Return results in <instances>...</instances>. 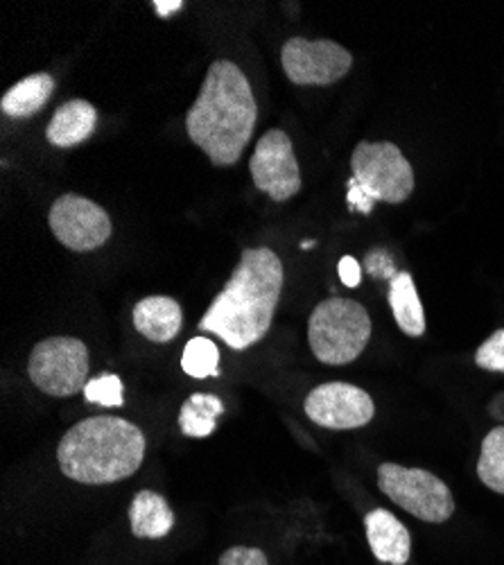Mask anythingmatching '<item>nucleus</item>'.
Returning a JSON list of instances; mask_svg holds the SVG:
<instances>
[{"mask_svg":"<svg viewBox=\"0 0 504 565\" xmlns=\"http://www.w3.org/2000/svg\"><path fill=\"white\" fill-rule=\"evenodd\" d=\"M283 282L286 271L277 254L269 247L245 249L224 290L200 319V331L217 335L234 351L258 344L269 333Z\"/></svg>","mask_w":504,"mask_h":565,"instance_id":"obj_1","label":"nucleus"},{"mask_svg":"<svg viewBox=\"0 0 504 565\" xmlns=\"http://www.w3.org/2000/svg\"><path fill=\"white\" fill-rule=\"evenodd\" d=\"M258 120V105L243 68L228 60L208 66L195 105L186 114L193 143L217 168L236 166L249 146Z\"/></svg>","mask_w":504,"mask_h":565,"instance_id":"obj_2","label":"nucleus"},{"mask_svg":"<svg viewBox=\"0 0 504 565\" xmlns=\"http://www.w3.org/2000/svg\"><path fill=\"white\" fill-rule=\"evenodd\" d=\"M146 457L141 428L118 416L84 418L62 437V473L79 484H114L131 478Z\"/></svg>","mask_w":504,"mask_h":565,"instance_id":"obj_3","label":"nucleus"},{"mask_svg":"<svg viewBox=\"0 0 504 565\" xmlns=\"http://www.w3.org/2000/svg\"><path fill=\"white\" fill-rule=\"evenodd\" d=\"M353 177L348 179V206L369 215L376 202L403 204L415 193V170L403 157V152L383 140V143H369L362 140L351 157Z\"/></svg>","mask_w":504,"mask_h":565,"instance_id":"obj_4","label":"nucleus"},{"mask_svg":"<svg viewBox=\"0 0 504 565\" xmlns=\"http://www.w3.org/2000/svg\"><path fill=\"white\" fill-rule=\"evenodd\" d=\"M372 340V317L353 299L331 297L319 303L308 321L314 358L331 366L351 364Z\"/></svg>","mask_w":504,"mask_h":565,"instance_id":"obj_5","label":"nucleus"},{"mask_svg":"<svg viewBox=\"0 0 504 565\" xmlns=\"http://www.w3.org/2000/svg\"><path fill=\"white\" fill-rule=\"evenodd\" d=\"M378 487L394 504L423 523L441 525L454 513L450 489L430 470L383 463L378 468Z\"/></svg>","mask_w":504,"mask_h":565,"instance_id":"obj_6","label":"nucleus"},{"mask_svg":"<svg viewBox=\"0 0 504 565\" xmlns=\"http://www.w3.org/2000/svg\"><path fill=\"white\" fill-rule=\"evenodd\" d=\"M28 373L32 385L43 394L75 396L88 383V349L77 338H49L32 349Z\"/></svg>","mask_w":504,"mask_h":565,"instance_id":"obj_7","label":"nucleus"},{"mask_svg":"<svg viewBox=\"0 0 504 565\" xmlns=\"http://www.w3.org/2000/svg\"><path fill=\"white\" fill-rule=\"evenodd\" d=\"M281 64L288 79L299 86H329L351 71L353 57L335 41L292 36L283 43Z\"/></svg>","mask_w":504,"mask_h":565,"instance_id":"obj_8","label":"nucleus"},{"mask_svg":"<svg viewBox=\"0 0 504 565\" xmlns=\"http://www.w3.org/2000/svg\"><path fill=\"white\" fill-rule=\"evenodd\" d=\"M51 231L55 238L71 252H94L111 238V217L109 213L79 195H62L49 213Z\"/></svg>","mask_w":504,"mask_h":565,"instance_id":"obj_9","label":"nucleus"},{"mask_svg":"<svg viewBox=\"0 0 504 565\" xmlns=\"http://www.w3.org/2000/svg\"><path fill=\"white\" fill-rule=\"evenodd\" d=\"M249 170L258 191L274 202H288L301 191V170L292 140L281 129H269L256 143Z\"/></svg>","mask_w":504,"mask_h":565,"instance_id":"obj_10","label":"nucleus"},{"mask_svg":"<svg viewBox=\"0 0 504 565\" xmlns=\"http://www.w3.org/2000/svg\"><path fill=\"white\" fill-rule=\"evenodd\" d=\"M303 407L312 423L329 430H357L376 416L374 398L348 383H326L314 387Z\"/></svg>","mask_w":504,"mask_h":565,"instance_id":"obj_11","label":"nucleus"},{"mask_svg":"<svg viewBox=\"0 0 504 565\" xmlns=\"http://www.w3.org/2000/svg\"><path fill=\"white\" fill-rule=\"evenodd\" d=\"M366 541L374 556L389 565H405L411 554V536L407 527L387 509H374L364 518Z\"/></svg>","mask_w":504,"mask_h":565,"instance_id":"obj_12","label":"nucleus"},{"mask_svg":"<svg viewBox=\"0 0 504 565\" xmlns=\"http://www.w3.org/2000/svg\"><path fill=\"white\" fill-rule=\"evenodd\" d=\"M183 323L181 306L170 297H146L133 308V326L154 344L172 342Z\"/></svg>","mask_w":504,"mask_h":565,"instance_id":"obj_13","label":"nucleus"},{"mask_svg":"<svg viewBox=\"0 0 504 565\" xmlns=\"http://www.w3.org/2000/svg\"><path fill=\"white\" fill-rule=\"evenodd\" d=\"M98 127V111L86 100L64 103L45 131L49 143L55 148H75L84 143Z\"/></svg>","mask_w":504,"mask_h":565,"instance_id":"obj_14","label":"nucleus"},{"mask_svg":"<svg viewBox=\"0 0 504 565\" xmlns=\"http://www.w3.org/2000/svg\"><path fill=\"white\" fill-rule=\"evenodd\" d=\"M129 523L136 539L159 541L174 527V513L168 500L154 491H139L129 504Z\"/></svg>","mask_w":504,"mask_h":565,"instance_id":"obj_15","label":"nucleus"},{"mask_svg":"<svg viewBox=\"0 0 504 565\" xmlns=\"http://www.w3.org/2000/svg\"><path fill=\"white\" fill-rule=\"evenodd\" d=\"M389 308L405 335L421 338L426 333V312L411 274L398 271L389 280Z\"/></svg>","mask_w":504,"mask_h":565,"instance_id":"obj_16","label":"nucleus"},{"mask_svg":"<svg viewBox=\"0 0 504 565\" xmlns=\"http://www.w3.org/2000/svg\"><path fill=\"white\" fill-rule=\"evenodd\" d=\"M53 90H55V79L49 73L28 75L6 93L3 100H0V109L12 118L34 116L45 107V103L51 100Z\"/></svg>","mask_w":504,"mask_h":565,"instance_id":"obj_17","label":"nucleus"},{"mask_svg":"<svg viewBox=\"0 0 504 565\" xmlns=\"http://www.w3.org/2000/svg\"><path fill=\"white\" fill-rule=\"evenodd\" d=\"M224 414V405L213 394H193L179 412V428L186 437L204 439L215 433L217 416Z\"/></svg>","mask_w":504,"mask_h":565,"instance_id":"obj_18","label":"nucleus"},{"mask_svg":"<svg viewBox=\"0 0 504 565\" xmlns=\"http://www.w3.org/2000/svg\"><path fill=\"white\" fill-rule=\"evenodd\" d=\"M478 478L491 491L504 495V426L493 428L482 441Z\"/></svg>","mask_w":504,"mask_h":565,"instance_id":"obj_19","label":"nucleus"},{"mask_svg":"<svg viewBox=\"0 0 504 565\" xmlns=\"http://www.w3.org/2000/svg\"><path fill=\"white\" fill-rule=\"evenodd\" d=\"M219 349L208 338H193L186 347H183L181 355V369L193 379H211V375H219Z\"/></svg>","mask_w":504,"mask_h":565,"instance_id":"obj_20","label":"nucleus"},{"mask_svg":"<svg viewBox=\"0 0 504 565\" xmlns=\"http://www.w3.org/2000/svg\"><path fill=\"white\" fill-rule=\"evenodd\" d=\"M84 398L88 403H98L105 407H120L125 403L122 381L114 373H105V375H98V379H90L84 387Z\"/></svg>","mask_w":504,"mask_h":565,"instance_id":"obj_21","label":"nucleus"},{"mask_svg":"<svg viewBox=\"0 0 504 565\" xmlns=\"http://www.w3.org/2000/svg\"><path fill=\"white\" fill-rule=\"evenodd\" d=\"M475 364L486 371L504 373V328L495 331L475 353Z\"/></svg>","mask_w":504,"mask_h":565,"instance_id":"obj_22","label":"nucleus"},{"mask_svg":"<svg viewBox=\"0 0 504 565\" xmlns=\"http://www.w3.org/2000/svg\"><path fill=\"white\" fill-rule=\"evenodd\" d=\"M217 565H269L267 556L258 547H232L219 556Z\"/></svg>","mask_w":504,"mask_h":565,"instance_id":"obj_23","label":"nucleus"},{"mask_svg":"<svg viewBox=\"0 0 504 565\" xmlns=\"http://www.w3.org/2000/svg\"><path fill=\"white\" fill-rule=\"evenodd\" d=\"M364 267L366 271H369L372 276L376 278H383V280H392L398 276L394 263H392V256L383 249H376V252H369L366 254V260H364Z\"/></svg>","mask_w":504,"mask_h":565,"instance_id":"obj_24","label":"nucleus"},{"mask_svg":"<svg viewBox=\"0 0 504 565\" xmlns=\"http://www.w3.org/2000/svg\"><path fill=\"white\" fill-rule=\"evenodd\" d=\"M337 271H340V278L346 288H357L360 280H362V269H360V263L351 256H344L337 265Z\"/></svg>","mask_w":504,"mask_h":565,"instance_id":"obj_25","label":"nucleus"},{"mask_svg":"<svg viewBox=\"0 0 504 565\" xmlns=\"http://www.w3.org/2000/svg\"><path fill=\"white\" fill-rule=\"evenodd\" d=\"M181 8H183L181 0H157V3H154L157 14H159V17H163V19H168L170 14L179 12Z\"/></svg>","mask_w":504,"mask_h":565,"instance_id":"obj_26","label":"nucleus"},{"mask_svg":"<svg viewBox=\"0 0 504 565\" xmlns=\"http://www.w3.org/2000/svg\"><path fill=\"white\" fill-rule=\"evenodd\" d=\"M314 247V241H305V243H301V249H312Z\"/></svg>","mask_w":504,"mask_h":565,"instance_id":"obj_27","label":"nucleus"}]
</instances>
